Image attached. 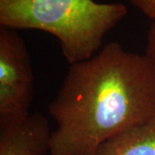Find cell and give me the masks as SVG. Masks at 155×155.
I'll return each mask as SVG.
<instances>
[{
    "label": "cell",
    "instance_id": "obj_1",
    "mask_svg": "<svg viewBox=\"0 0 155 155\" xmlns=\"http://www.w3.org/2000/svg\"><path fill=\"white\" fill-rule=\"evenodd\" d=\"M48 113L50 155H96L108 140L155 113V74L146 55L116 41L71 64Z\"/></svg>",
    "mask_w": 155,
    "mask_h": 155
},
{
    "label": "cell",
    "instance_id": "obj_2",
    "mask_svg": "<svg viewBox=\"0 0 155 155\" xmlns=\"http://www.w3.org/2000/svg\"><path fill=\"white\" fill-rule=\"evenodd\" d=\"M122 3L95 0H0V25L54 35L71 65L95 55L110 30L127 16Z\"/></svg>",
    "mask_w": 155,
    "mask_h": 155
},
{
    "label": "cell",
    "instance_id": "obj_3",
    "mask_svg": "<svg viewBox=\"0 0 155 155\" xmlns=\"http://www.w3.org/2000/svg\"><path fill=\"white\" fill-rule=\"evenodd\" d=\"M34 98L31 59L15 29L0 27V127L28 116Z\"/></svg>",
    "mask_w": 155,
    "mask_h": 155
},
{
    "label": "cell",
    "instance_id": "obj_4",
    "mask_svg": "<svg viewBox=\"0 0 155 155\" xmlns=\"http://www.w3.org/2000/svg\"><path fill=\"white\" fill-rule=\"evenodd\" d=\"M51 133L42 113L29 114L0 127V155H44L49 153Z\"/></svg>",
    "mask_w": 155,
    "mask_h": 155
},
{
    "label": "cell",
    "instance_id": "obj_5",
    "mask_svg": "<svg viewBox=\"0 0 155 155\" xmlns=\"http://www.w3.org/2000/svg\"><path fill=\"white\" fill-rule=\"evenodd\" d=\"M96 155H155V113L108 140Z\"/></svg>",
    "mask_w": 155,
    "mask_h": 155
},
{
    "label": "cell",
    "instance_id": "obj_6",
    "mask_svg": "<svg viewBox=\"0 0 155 155\" xmlns=\"http://www.w3.org/2000/svg\"><path fill=\"white\" fill-rule=\"evenodd\" d=\"M145 55L149 61L155 74V21H153L152 25L150 26L149 31L147 34V41Z\"/></svg>",
    "mask_w": 155,
    "mask_h": 155
},
{
    "label": "cell",
    "instance_id": "obj_7",
    "mask_svg": "<svg viewBox=\"0 0 155 155\" xmlns=\"http://www.w3.org/2000/svg\"><path fill=\"white\" fill-rule=\"evenodd\" d=\"M147 17L155 21V0H128Z\"/></svg>",
    "mask_w": 155,
    "mask_h": 155
}]
</instances>
